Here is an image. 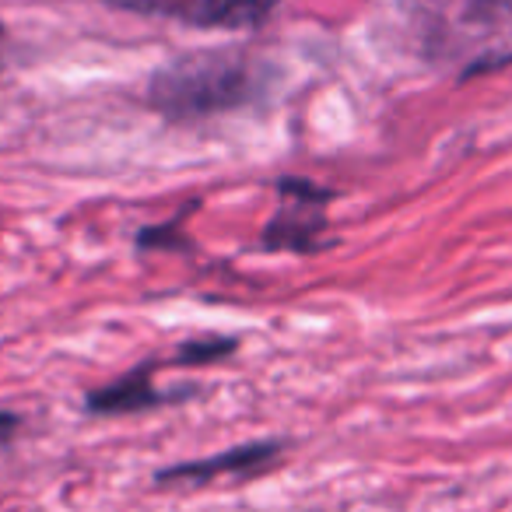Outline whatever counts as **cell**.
<instances>
[{"label":"cell","instance_id":"3","mask_svg":"<svg viewBox=\"0 0 512 512\" xmlns=\"http://www.w3.org/2000/svg\"><path fill=\"white\" fill-rule=\"evenodd\" d=\"M281 453L278 442H246V446L225 449V453L204 456V460H186L176 467H165L155 474L158 484H207L214 477H228V474H249L256 467H267L274 463Z\"/></svg>","mask_w":512,"mask_h":512},{"label":"cell","instance_id":"4","mask_svg":"<svg viewBox=\"0 0 512 512\" xmlns=\"http://www.w3.org/2000/svg\"><path fill=\"white\" fill-rule=\"evenodd\" d=\"M169 404V393H158L155 383H151V365H141V369L127 372L116 383L102 386V390H92L85 400V407L92 414H134V411H148V407Z\"/></svg>","mask_w":512,"mask_h":512},{"label":"cell","instance_id":"5","mask_svg":"<svg viewBox=\"0 0 512 512\" xmlns=\"http://www.w3.org/2000/svg\"><path fill=\"white\" fill-rule=\"evenodd\" d=\"M278 0H200L193 18L204 29H253L267 22Z\"/></svg>","mask_w":512,"mask_h":512},{"label":"cell","instance_id":"7","mask_svg":"<svg viewBox=\"0 0 512 512\" xmlns=\"http://www.w3.org/2000/svg\"><path fill=\"white\" fill-rule=\"evenodd\" d=\"M190 207L193 204H186L183 207V214H179L172 225H155V228H144L141 235H137V246L141 249H176V246H186V239H183V232H179V221L190 214Z\"/></svg>","mask_w":512,"mask_h":512},{"label":"cell","instance_id":"2","mask_svg":"<svg viewBox=\"0 0 512 512\" xmlns=\"http://www.w3.org/2000/svg\"><path fill=\"white\" fill-rule=\"evenodd\" d=\"M281 207L264 228V246L281 253H313L320 249V235L327 228V200L330 190L316 186L313 179L285 176L278 179Z\"/></svg>","mask_w":512,"mask_h":512},{"label":"cell","instance_id":"9","mask_svg":"<svg viewBox=\"0 0 512 512\" xmlns=\"http://www.w3.org/2000/svg\"><path fill=\"white\" fill-rule=\"evenodd\" d=\"M15 432H18V418H15V414H4V411H0V442H8Z\"/></svg>","mask_w":512,"mask_h":512},{"label":"cell","instance_id":"8","mask_svg":"<svg viewBox=\"0 0 512 512\" xmlns=\"http://www.w3.org/2000/svg\"><path fill=\"white\" fill-rule=\"evenodd\" d=\"M495 11H502V15H512V0H470V15H474V18H484V22H491V18H495Z\"/></svg>","mask_w":512,"mask_h":512},{"label":"cell","instance_id":"6","mask_svg":"<svg viewBox=\"0 0 512 512\" xmlns=\"http://www.w3.org/2000/svg\"><path fill=\"white\" fill-rule=\"evenodd\" d=\"M235 355L232 337H197V341H186L179 348L176 362L183 365H204V362H221V358Z\"/></svg>","mask_w":512,"mask_h":512},{"label":"cell","instance_id":"1","mask_svg":"<svg viewBox=\"0 0 512 512\" xmlns=\"http://www.w3.org/2000/svg\"><path fill=\"white\" fill-rule=\"evenodd\" d=\"M249 95H253V67L235 53L221 50L186 53L155 71L148 85L151 109L172 123L228 113L249 102Z\"/></svg>","mask_w":512,"mask_h":512},{"label":"cell","instance_id":"10","mask_svg":"<svg viewBox=\"0 0 512 512\" xmlns=\"http://www.w3.org/2000/svg\"><path fill=\"white\" fill-rule=\"evenodd\" d=\"M502 64H512V53H509V57H502V60H484V64H477L470 74H477V71H488V67H502Z\"/></svg>","mask_w":512,"mask_h":512}]
</instances>
